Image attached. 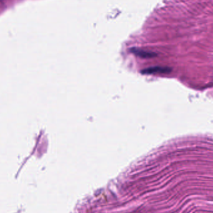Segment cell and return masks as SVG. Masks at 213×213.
Segmentation results:
<instances>
[{
    "mask_svg": "<svg viewBox=\"0 0 213 213\" xmlns=\"http://www.w3.org/2000/svg\"><path fill=\"white\" fill-rule=\"evenodd\" d=\"M171 71V69L168 67H162V66H155L151 67L147 69H145L141 71L142 74H166L169 73Z\"/></svg>",
    "mask_w": 213,
    "mask_h": 213,
    "instance_id": "cell-1",
    "label": "cell"
},
{
    "mask_svg": "<svg viewBox=\"0 0 213 213\" xmlns=\"http://www.w3.org/2000/svg\"><path fill=\"white\" fill-rule=\"evenodd\" d=\"M132 51L135 55H137L138 56H140L141 57H145V58L153 57L154 56L156 55L155 54H154L153 52H148V51L141 50V49H132Z\"/></svg>",
    "mask_w": 213,
    "mask_h": 213,
    "instance_id": "cell-2",
    "label": "cell"
}]
</instances>
